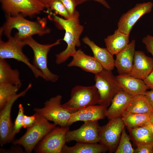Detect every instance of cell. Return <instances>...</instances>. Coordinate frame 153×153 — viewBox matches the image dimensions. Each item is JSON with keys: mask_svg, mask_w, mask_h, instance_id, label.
Returning <instances> with one entry per match:
<instances>
[{"mask_svg": "<svg viewBox=\"0 0 153 153\" xmlns=\"http://www.w3.org/2000/svg\"><path fill=\"white\" fill-rule=\"evenodd\" d=\"M73 57L72 60L67 65L69 67H77L84 71L95 75L104 69L94 56L86 54L81 49L77 50Z\"/></svg>", "mask_w": 153, "mask_h": 153, "instance_id": "obj_18", "label": "cell"}, {"mask_svg": "<svg viewBox=\"0 0 153 153\" xmlns=\"http://www.w3.org/2000/svg\"><path fill=\"white\" fill-rule=\"evenodd\" d=\"M150 118V121L153 123V111L149 114Z\"/></svg>", "mask_w": 153, "mask_h": 153, "instance_id": "obj_41", "label": "cell"}, {"mask_svg": "<svg viewBox=\"0 0 153 153\" xmlns=\"http://www.w3.org/2000/svg\"><path fill=\"white\" fill-rule=\"evenodd\" d=\"M128 129L136 146L153 143V135L146 128L139 126Z\"/></svg>", "mask_w": 153, "mask_h": 153, "instance_id": "obj_27", "label": "cell"}, {"mask_svg": "<svg viewBox=\"0 0 153 153\" xmlns=\"http://www.w3.org/2000/svg\"><path fill=\"white\" fill-rule=\"evenodd\" d=\"M133 96L123 90L119 91L114 96L107 108L106 117L109 120L121 117L126 111Z\"/></svg>", "mask_w": 153, "mask_h": 153, "instance_id": "obj_19", "label": "cell"}, {"mask_svg": "<svg viewBox=\"0 0 153 153\" xmlns=\"http://www.w3.org/2000/svg\"><path fill=\"white\" fill-rule=\"evenodd\" d=\"M45 24L29 20L20 14L15 16L7 15L6 22L1 28L0 33H3L8 38L11 36L12 30L16 29L18 32L14 36L24 41L34 35L42 36L49 33L50 30Z\"/></svg>", "mask_w": 153, "mask_h": 153, "instance_id": "obj_2", "label": "cell"}, {"mask_svg": "<svg viewBox=\"0 0 153 153\" xmlns=\"http://www.w3.org/2000/svg\"><path fill=\"white\" fill-rule=\"evenodd\" d=\"M100 126L98 121L84 122L79 128L72 131L69 130L67 132L66 142L75 141L79 143H99Z\"/></svg>", "mask_w": 153, "mask_h": 153, "instance_id": "obj_12", "label": "cell"}, {"mask_svg": "<svg viewBox=\"0 0 153 153\" xmlns=\"http://www.w3.org/2000/svg\"><path fill=\"white\" fill-rule=\"evenodd\" d=\"M136 41L132 40L128 45L116 55L114 66L119 75H128L133 66L135 52Z\"/></svg>", "mask_w": 153, "mask_h": 153, "instance_id": "obj_17", "label": "cell"}, {"mask_svg": "<svg viewBox=\"0 0 153 153\" xmlns=\"http://www.w3.org/2000/svg\"><path fill=\"white\" fill-rule=\"evenodd\" d=\"M148 99L153 110V89L147 91L145 94Z\"/></svg>", "mask_w": 153, "mask_h": 153, "instance_id": "obj_38", "label": "cell"}, {"mask_svg": "<svg viewBox=\"0 0 153 153\" xmlns=\"http://www.w3.org/2000/svg\"><path fill=\"white\" fill-rule=\"evenodd\" d=\"M99 100V95L95 85L89 86L77 85L72 89L70 99L62 105L65 109L73 113L98 104Z\"/></svg>", "mask_w": 153, "mask_h": 153, "instance_id": "obj_4", "label": "cell"}, {"mask_svg": "<svg viewBox=\"0 0 153 153\" xmlns=\"http://www.w3.org/2000/svg\"><path fill=\"white\" fill-rule=\"evenodd\" d=\"M62 98L61 95H57L46 101L43 107L35 108L34 110L56 125L61 127L68 126V122L72 113L63 107Z\"/></svg>", "mask_w": 153, "mask_h": 153, "instance_id": "obj_8", "label": "cell"}, {"mask_svg": "<svg viewBox=\"0 0 153 153\" xmlns=\"http://www.w3.org/2000/svg\"><path fill=\"white\" fill-rule=\"evenodd\" d=\"M20 73L17 69H12L5 59H0V83H8L21 86Z\"/></svg>", "mask_w": 153, "mask_h": 153, "instance_id": "obj_24", "label": "cell"}, {"mask_svg": "<svg viewBox=\"0 0 153 153\" xmlns=\"http://www.w3.org/2000/svg\"><path fill=\"white\" fill-rule=\"evenodd\" d=\"M18 112L13 125L12 131L9 138V143L13 140L16 134L23 127V118L24 114V108L22 104L18 105Z\"/></svg>", "mask_w": 153, "mask_h": 153, "instance_id": "obj_30", "label": "cell"}, {"mask_svg": "<svg viewBox=\"0 0 153 153\" xmlns=\"http://www.w3.org/2000/svg\"><path fill=\"white\" fill-rule=\"evenodd\" d=\"M106 48L113 55H116L129 44V35L122 33L117 29L114 33L105 39Z\"/></svg>", "mask_w": 153, "mask_h": 153, "instance_id": "obj_22", "label": "cell"}, {"mask_svg": "<svg viewBox=\"0 0 153 153\" xmlns=\"http://www.w3.org/2000/svg\"><path fill=\"white\" fill-rule=\"evenodd\" d=\"M153 70V58L143 51H135L131 70L128 75L144 80Z\"/></svg>", "mask_w": 153, "mask_h": 153, "instance_id": "obj_15", "label": "cell"}, {"mask_svg": "<svg viewBox=\"0 0 153 153\" xmlns=\"http://www.w3.org/2000/svg\"><path fill=\"white\" fill-rule=\"evenodd\" d=\"M6 42L0 38V59H13L26 65L31 69L34 76L44 79L42 73L29 62V59L23 53L22 48L25 45L24 41L16 37L11 36L8 38Z\"/></svg>", "mask_w": 153, "mask_h": 153, "instance_id": "obj_5", "label": "cell"}, {"mask_svg": "<svg viewBox=\"0 0 153 153\" xmlns=\"http://www.w3.org/2000/svg\"><path fill=\"white\" fill-rule=\"evenodd\" d=\"M121 118L128 128L141 126L150 120L149 114L133 113L127 111L123 114Z\"/></svg>", "mask_w": 153, "mask_h": 153, "instance_id": "obj_26", "label": "cell"}, {"mask_svg": "<svg viewBox=\"0 0 153 153\" xmlns=\"http://www.w3.org/2000/svg\"><path fill=\"white\" fill-rule=\"evenodd\" d=\"M82 41L90 47L93 52L94 57L99 62L104 69L110 71L114 69L115 60L113 55L106 48L98 46L87 36L82 39Z\"/></svg>", "mask_w": 153, "mask_h": 153, "instance_id": "obj_21", "label": "cell"}, {"mask_svg": "<svg viewBox=\"0 0 153 153\" xmlns=\"http://www.w3.org/2000/svg\"><path fill=\"white\" fill-rule=\"evenodd\" d=\"M31 86V84H29L24 90L11 99L4 107L0 110V144L1 146L9 143V138L13 127L11 119L10 113L13 103L19 97L24 96Z\"/></svg>", "mask_w": 153, "mask_h": 153, "instance_id": "obj_14", "label": "cell"}, {"mask_svg": "<svg viewBox=\"0 0 153 153\" xmlns=\"http://www.w3.org/2000/svg\"><path fill=\"white\" fill-rule=\"evenodd\" d=\"M116 78L122 90L133 96L145 95L149 89L143 80L128 75H118Z\"/></svg>", "mask_w": 153, "mask_h": 153, "instance_id": "obj_20", "label": "cell"}, {"mask_svg": "<svg viewBox=\"0 0 153 153\" xmlns=\"http://www.w3.org/2000/svg\"><path fill=\"white\" fill-rule=\"evenodd\" d=\"M54 21L65 31L63 39L67 43L66 48L56 55V63L58 65L65 62L76 53V47L81 45L80 37L84 30V27L80 24L79 12L76 10L68 19H63L53 14Z\"/></svg>", "mask_w": 153, "mask_h": 153, "instance_id": "obj_1", "label": "cell"}, {"mask_svg": "<svg viewBox=\"0 0 153 153\" xmlns=\"http://www.w3.org/2000/svg\"><path fill=\"white\" fill-rule=\"evenodd\" d=\"M134 153H153V143L137 146Z\"/></svg>", "mask_w": 153, "mask_h": 153, "instance_id": "obj_32", "label": "cell"}, {"mask_svg": "<svg viewBox=\"0 0 153 153\" xmlns=\"http://www.w3.org/2000/svg\"><path fill=\"white\" fill-rule=\"evenodd\" d=\"M37 117V114L35 112L33 115L28 116L24 115L23 118V128H28L32 126L36 122Z\"/></svg>", "mask_w": 153, "mask_h": 153, "instance_id": "obj_34", "label": "cell"}, {"mask_svg": "<svg viewBox=\"0 0 153 153\" xmlns=\"http://www.w3.org/2000/svg\"><path fill=\"white\" fill-rule=\"evenodd\" d=\"M142 41L145 45L147 51L150 53L153 57V36L147 35L143 38Z\"/></svg>", "mask_w": 153, "mask_h": 153, "instance_id": "obj_35", "label": "cell"}, {"mask_svg": "<svg viewBox=\"0 0 153 153\" xmlns=\"http://www.w3.org/2000/svg\"><path fill=\"white\" fill-rule=\"evenodd\" d=\"M107 151V148L100 143L77 142L72 146L65 144L62 153H104Z\"/></svg>", "mask_w": 153, "mask_h": 153, "instance_id": "obj_23", "label": "cell"}, {"mask_svg": "<svg viewBox=\"0 0 153 153\" xmlns=\"http://www.w3.org/2000/svg\"><path fill=\"white\" fill-rule=\"evenodd\" d=\"M77 5L88 1H93L100 3L107 8L109 9L110 7L105 0H74Z\"/></svg>", "mask_w": 153, "mask_h": 153, "instance_id": "obj_36", "label": "cell"}, {"mask_svg": "<svg viewBox=\"0 0 153 153\" xmlns=\"http://www.w3.org/2000/svg\"><path fill=\"white\" fill-rule=\"evenodd\" d=\"M61 39H58L50 44H42L37 42L31 37L24 41L26 45L30 46L32 50L34 57L32 64L43 74L46 81L55 82L58 79L59 76L51 72L48 67L47 55L53 46L61 43Z\"/></svg>", "mask_w": 153, "mask_h": 153, "instance_id": "obj_7", "label": "cell"}, {"mask_svg": "<svg viewBox=\"0 0 153 153\" xmlns=\"http://www.w3.org/2000/svg\"><path fill=\"white\" fill-rule=\"evenodd\" d=\"M45 8H49L52 3L55 0H37Z\"/></svg>", "mask_w": 153, "mask_h": 153, "instance_id": "obj_39", "label": "cell"}, {"mask_svg": "<svg viewBox=\"0 0 153 153\" xmlns=\"http://www.w3.org/2000/svg\"><path fill=\"white\" fill-rule=\"evenodd\" d=\"M49 9L50 10L54 11V14H59L65 19H69L71 17L67 9L60 0L54 1Z\"/></svg>", "mask_w": 153, "mask_h": 153, "instance_id": "obj_31", "label": "cell"}, {"mask_svg": "<svg viewBox=\"0 0 153 153\" xmlns=\"http://www.w3.org/2000/svg\"><path fill=\"white\" fill-rule=\"evenodd\" d=\"M109 120L106 124L100 127L99 143L105 146L109 153L115 152L126 126L121 117Z\"/></svg>", "mask_w": 153, "mask_h": 153, "instance_id": "obj_9", "label": "cell"}, {"mask_svg": "<svg viewBox=\"0 0 153 153\" xmlns=\"http://www.w3.org/2000/svg\"><path fill=\"white\" fill-rule=\"evenodd\" d=\"M153 3L151 2L137 3L134 7L123 14L117 23V29L129 35L134 25L143 15L152 10Z\"/></svg>", "mask_w": 153, "mask_h": 153, "instance_id": "obj_13", "label": "cell"}, {"mask_svg": "<svg viewBox=\"0 0 153 153\" xmlns=\"http://www.w3.org/2000/svg\"><path fill=\"white\" fill-rule=\"evenodd\" d=\"M95 85L99 95L98 104L108 108L114 96L122 90L112 71L103 69L95 74Z\"/></svg>", "mask_w": 153, "mask_h": 153, "instance_id": "obj_6", "label": "cell"}, {"mask_svg": "<svg viewBox=\"0 0 153 153\" xmlns=\"http://www.w3.org/2000/svg\"><path fill=\"white\" fill-rule=\"evenodd\" d=\"M69 126L56 127L44 136L34 148L39 153H62L65 144V135Z\"/></svg>", "mask_w": 153, "mask_h": 153, "instance_id": "obj_10", "label": "cell"}, {"mask_svg": "<svg viewBox=\"0 0 153 153\" xmlns=\"http://www.w3.org/2000/svg\"><path fill=\"white\" fill-rule=\"evenodd\" d=\"M21 86L8 83H0V109H2L8 102L16 96Z\"/></svg>", "mask_w": 153, "mask_h": 153, "instance_id": "obj_28", "label": "cell"}, {"mask_svg": "<svg viewBox=\"0 0 153 153\" xmlns=\"http://www.w3.org/2000/svg\"><path fill=\"white\" fill-rule=\"evenodd\" d=\"M143 80L149 88L153 89V70Z\"/></svg>", "mask_w": 153, "mask_h": 153, "instance_id": "obj_37", "label": "cell"}, {"mask_svg": "<svg viewBox=\"0 0 153 153\" xmlns=\"http://www.w3.org/2000/svg\"><path fill=\"white\" fill-rule=\"evenodd\" d=\"M2 7L7 15L21 13L29 16L40 13L44 7L37 0H0Z\"/></svg>", "mask_w": 153, "mask_h": 153, "instance_id": "obj_11", "label": "cell"}, {"mask_svg": "<svg viewBox=\"0 0 153 153\" xmlns=\"http://www.w3.org/2000/svg\"><path fill=\"white\" fill-rule=\"evenodd\" d=\"M129 135L126 133L125 128L122 130L120 140L115 153H134Z\"/></svg>", "mask_w": 153, "mask_h": 153, "instance_id": "obj_29", "label": "cell"}, {"mask_svg": "<svg viewBox=\"0 0 153 153\" xmlns=\"http://www.w3.org/2000/svg\"><path fill=\"white\" fill-rule=\"evenodd\" d=\"M107 108L99 105L90 106L73 112L71 114L67 124L69 126L77 121L84 122L98 121L104 119Z\"/></svg>", "mask_w": 153, "mask_h": 153, "instance_id": "obj_16", "label": "cell"}, {"mask_svg": "<svg viewBox=\"0 0 153 153\" xmlns=\"http://www.w3.org/2000/svg\"><path fill=\"white\" fill-rule=\"evenodd\" d=\"M126 111L138 114H148L153 110L145 95H136L133 97Z\"/></svg>", "mask_w": 153, "mask_h": 153, "instance_id": "obj_25", "label": "cell"}, {"mask_svg": "<svg viewBox=\"0 0 153 153\" xmlns=\"http://www.w3.org/2000/svg\"><path fill=\"white\" fill-rule=\"evenodd\" d=\"M37 114L35 123L27 128L21 137L12 142L14 144L22 146L27 153L31 152L40 141L56 127L55 124L49 123L45 118Z\"/></svg>", "mask_w": 153, "mask_h": 153, "instance_id": "obj_3", "label": "cell"}, {"mask_svg": "<svg viewBox=\"0 0 153 153\" xmlns=\"http://www.w3.org/2000/svg\"><path fill=\"white\" fill-rule=\"evenodd\" d=\"M68 11L70 16L74 13L77 6L74 0H60Z\"/></svg>", "mask_w": 153, "mask_h": 153, "instance_id": "obj_33", "label": "cell"}, {"mask_svg": "<svg viewBox=\"0 0 153 153\" xmlns=\"http://www.w3.org/2000/svg\"><path fill=\"white\" fill-rule=\"evenodd\" d=\"M141 126L147 129L153 135V123L150 120L146 122Z\"/></svg>", "mask_w": 153, "mask_h": 153, "instance_id": "obj_40", "label": "cell"}]
</instances>
